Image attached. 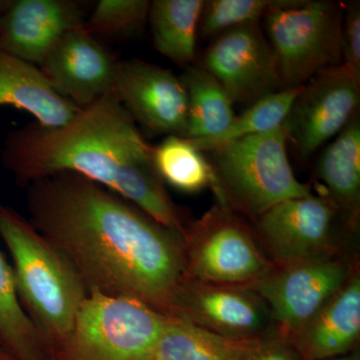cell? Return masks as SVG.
<instances>
[{
  "label": "cell",
  "instance_id": "cell-1",
  "mask_svg": "<svg viewBox=\"0 0 360 360\" xmlns=\"http://www.w3.org/2000/svg\"><path fill=\"white\" fill-rule=\"evenodd\" d=\"M25 188L28 221L70 260L89 295L134 298L168 316L186 269L181 234L75 172Z\"/></svg>",
  "mask_w": 360,
  "mask_h": 360
},
{
  "label": "cell",
  "instance_id": "cell-2",
  "mask_svg": "<svg viewBox=\"0 0 360 360\" xmlns=\"http://www.w3.org/2000/svg\"><path fill=\"white\" fill-rule=\"evenodd\" d=\"M153 148L110 91L60 127L35 122L11 130L1 161L25 187L58 172L82 175L184 236L189 222L156 170Z\"/></svg>",
  "mask_w": 360,
  "mask_h": 360
},
{
  "label": "cell",
  "instance_id": "cell-3",
  "mask_svg": "<svg viewBox=\"0 0 360 360\" xmlns=\"http://www.w3.org/2000/svg\"><path fill=\"white\" fill-rule=\"evenodd\" d=\"M0 238L13 257L21 305L39 329L49 355L70 333L89 292L65 255L28 219L2 203Z\"/></svg>",
  "mask_w": 360,
  "mask_h": 360
},
{
  "label": "cell",
  "instance_id": "cell-4",
  "mask_svg": "<svg viewBox=\"0 0 360 360\" xmlns=\"http://www.w3.org/2000/svg\"><path fill=\"white\" fill-rule=\"evenodd\" d=\"M288 132L277 127L226 144L210 153L217 180L213 193L253 221L277 205L290 198L311 195L310 184L296 179L288 155Z\"/></svg>",
  "mask_w": 360,
  "mask_h": 360
},
{
  "label": "cell",
  "instance_id": "cell-5",
  "mask_svg": "<svg viewBox=\"0 0 360 360\" xmlns=\"http://www.w3.org/2000/svg\"><path fill=\"white\" fill-rule=\"evenodd\" d=\"M169 316L127 297L90 292L49 360H153Z\"/></svg>",
  "mask_w": 360,
  "mask_h": 360
},
{
  "label": "cell",
  "instance_id": "cell-6",
  "mask_svg": "<svg viewBox=\"0 0 360 360\" xmlns=\"http://www.w3.org/2000/svg\"><path fill=\"white\" fill-rule=\"evenodd\" d=\"M345 4L330 0H281L264 18L281 89L303 86L341 65Z\"/></svg>",
  "mask_w": 360,
  "mask_h": 360
},
{
  "label": "cell",
  "instance_id": "cell-7",
  "mask_svg": "<svg viewBox=\"0 0 360 360\" xmlns=\"http://www.w3.org/2000/svg\"><path fill=\"white\" fill-rule=\"evenodd\" d=\"M184 243V278L248 286L274 269L250 222L222 200L189 222Z\"/></svg>",
  "mask_w": 360,
  "mask_h": 360
},
{
  "label": "cell",
  "instance_id": "cell-8",
  "mask_svg": "<svg viewBox=\"0 0 360 360\" xmlns=\"http://www.w3.org/2000/svg\"><path fill=\"white\" fill-rule=\"evenodd\" d=\"M252 222L258 243L274 267L348 255L345 245L357 231L321 194L281 201Z\"/></svg>",
  "mask_w": 360,
  "mask_h": 360
},
{
  "label": "cell",
  "instance_id": "cell-9",
  "mask_svg": "<svg viewBox=\"0 0 360 360\" xmlns=\"http://www.w3.org/2000/svg\"><path fill=\"white\" fill-rule=\"evenodd\" d=\"M359 262L349 255L274 267L248 285L269 307L272 331L291 341L302 326L349 281Z\"/></svg>",
  "mask_w": 360,
  "mask_h": 360
},
{
  "label": "cell",
  "instance_id": "cell-10",
  "mask_svg": "<svg viewBox=\"0 0 360 360\" xmlns=\"http://www.w3.org/2000/svg\"><path fill=\"white\" fill-rule=\"evenodd\" d=\"M360 80L342 65L314 75L303 85L283 125L298 156L309 160L359 113Z\"/></svg>",
  "mask_w": 360,
  "mask_h": 360
},
{
  "label": "cell",
  "instance_id": "cell-11",
  "mask_svg": "<svg viewBox=\"0 0 360 360\" xmlns=\"http://www.w3.org/2000/svg\"><path fill=\"white\" fill-rule=\"evenodd\" d=\"M168 316L232 340H251L272 331L269 307L248 286L184 278Z\"/></svg>",
  "mask_w": 360,
  "mask_h": 360
},
{
  "label": "cell",
  "instance_id": "cell-12",
  "mask_svg": "<svg viewBox=\"0 0 360 360\" xmlns=\"http://www.w3.org/2000/svg\"><path fill=\"white\" fill-rule=\"evenodd\" d=\"M198 65L217 78L233 104L250 106L283 90L260 23L232 28L210 40Z\"/></svg>",
  "mask_w": 360,
  "mask_h": 360
},
{
  "label": "cell",
  "instance_id": "cell-13",
  "mask_svg": "<svg viewBox=\"0 0 360 360\" xmlns=\"http://www.w3.org/2000/svg\"><path fill=\"white\" fill-rule=\"evenodd\" d=\"M112 91L136 124L155 135L186 137V89L174 71L131 58L118 61Z\"/></svg>",
  "mask_w": 360,
  "mask_h": 360
},
{
  "label": "cell",
  "instance_id": "cell-14",
  "mask_svg": "<svg viewBox=\"0 0 360 360\" xmlns=\"http://www.w3.org/2000/svg\"><path fill=\"white\" fill-rule=\"evenodd\" d=\"M118 61L82 26L63 37L39 70L59 96L84 108L112 91Z\"/></svg>",
  "mask_w": 360,
  "mask_h": 360
},
{
  "label": "cell",
  "instance_id": "cell-15",
  "mask_svg": "<svg viewBox=\"0 0 360 360\" xmlns=\"http://www.w3.org/2000/svg\"><path fill=\"white\" fill-rule=\"evenodd\" d=\"M82 2L15 0L0 15V51L39 66L68 32L84 26Z\"/></svg>",
  "mask_w": 360,
  "mask_h": 360
},
{
  "label": "cell",
  "instance_id": "cell-16",
  "mask_svg": "<svg viewBox=\"0 0 360 360\" xmlns=\"http://www.w3.org/2000/svg\"><path fill=\"white\" fill-rule=\"evenodd\" d=\"M360 338V272L298 331L290 342L302 360H328L352 354Z\"/></svg>",
  "mask_w": 360,
  "mask_h": 360
},
{
  "label": "cell",
  "instance_id": "cell-17",
  "mask_svg": "<svg viewBox=\"0 0 360 360\" xmlns=\"http://www.w3.org/2000/svg\"><path fill=\"white\" fill-rule=\"evenodd\" d=\"M315 176L319 194L326 196L348 225L359 229L360 215V117L352 118L322 151Z\"/></svg>",
  "mask_w": 360,
  "mask_h": 360
},
{
  "label": "cell",
  "instance_id": "cell-18",
  "mask_svg": "<svg viewBox=\"0 0 360 360\" xmlns=\"http://www.w3.org/2000/svg\"><path fill=\"white\" fill-rule=\"evenodd\" d=\"M0 105L27 111L45 127H60L78 110L59 96L39 66L0 51Z\"/></svg>",
  "mask_w": 360,
  "mask_h": 360
},
{
  "label": "cell",
  "instance_id": "cell-19",
  "mask_svg": "<svg viewBox=\"0 0 360 360\" xmlns=\"http://www.w3.org/2000/svg\"><path fill=\"white\" fill-rule=\"evenodd\" d=\"M203 0H155L148 22L153 46L161 56L186 68L196 58Z\"/></svg>",
  "mask_w": 360,
  "mask_h": 360
},
{
  "label": "cell",
  "instance_id": "cell-20",
  "mask_svg": "<svg viewBox=\"0 0 360 360\" xmlns=\"http://www.w3.org/2000/svg\"><path fill=\"white\" fill-rule=\"evenodd\" d=\"M179 77L188 105L186 139H202L222 134L236 115L222 85L198 63L184 68Z\"/></svg>",
  "mask_w": 360,
  "mask_h": 360
},
{
  "label": "cell",
  "instance_id": "cell-21",
  "mask_svg": "<svg viewBox=\"0 0 360 360\" xmlns=\"http://www.w3.org/2000/svg\"><path fill=\"white\" fill-rule=\"evenodd\" d=\"M252 340H232L169 317L153 360H236Z\"/></svg>",
  "mask_w": 360,
  "mask_h": 360
},
{
  "label": "cell",
  "instance_id": "cell-22",
  "mask_svg": "<svg viewBox=\"0 0 360 360\" xmlns=\"http://www.w3.org/2000/svg\"><path fill=\"white\" fill-rule=\"evenodd\" d=\"M0 343L15 360H47L49 349L18 298L13 266L0 252Z\"/></svg>",
  "mask_w": 360,
  "mask_h": 360
},
{
  "label": "cell",
  "instance_id": "cell-23",
  "mask_svg": "<svg viewBox=\"0 0 360 360\" xmlns=\"http://www.w3.org/2000/svg\"><path fill=\"white\" fill-rule=\"evenodd\" d=\"M153 161L162 181L176 191L193 194L217 188L210 160L186 137L165 136L153 148Z\"/></svg>",
  "mask_w": 360,
  "mask_h": 360
},
{
  "label": "cell",
  "instance_id": "cell-24",
  "mask_svg": "<svg viewBox=\"0 0 360 360\" xmlns=\"http://www.w3.org/2000/svg\"><path fill=\"white\" fill-rule=\"evenodd\" d=\"M302 87L279 90L262 97L248 106L241 115H236L222 134L207 139L191 141L202 153H210L231 142L265 134L283 127Z\"/></svg>",
  "mask_w": 360,
  "mask_h": 360
},
{
  "label": "cell",
  "instance_id": "cell-25",
  "mask_svg": "<svg viewBox=\"0 0 360 360\" xmlns=\"http://www.w3.org/2000/svg\"><path fill=\"white\" fill-rule=\"evenodd\" d=\"M149 7L148 0H99L84 28L97 39L137 37L148 22Z\"/></svg>",
  "mask_w": 360,
  "mask_h": 360
},
{
  "label": "cell",
  "instance_id": "cell-26",
  "mask_svg": "<svg viewBox=\"0 0 360 360\" xmlns=\"http://www.w3.org/2000/svg\"><path fill=\"white\" fill-rule=\"evenodd\" d=\"M281 0H210L201 13L200 37L212 40L239 26L260 23Z\"/></svg>",
  "mask_w": 360,
  "mask_h": 360
},
{
  "label": "cell",
  "instance_id": "cell-27",
  "mask_svg": "<svg viewBox=\"0 0 360 360\" xmlns=\"http://www.w3.org/2000/svg\"><path fill=\"white\" fill-rule=\"evenodd\" d=\"M341 65L360 80V4H345L341 34Z\"/></svg>",
  "mask_w": 360,
  "mask_h": 360
},
{
  "label": "cell",
  "instance_id": "cell-28",
  "mask_svg": "<svg viewBox=\"0 0 360 360\" xmlns=\"http://www.w3.org/2000/svg\"><path fill=\"white\" fill-rule=\"evenodd\" d=\"M236 360H302L290 340L274 331L253 338Z\"/></svg>",
  "mask_w": 360,
  "mask_h": 360
},
{
  "label": "cell",
  "instance_id": "cell-29",
  "mask_svg": "<svg viewBox=\"0 0 360 360\" xmlns=\"http://www.w3.org/2000/svg\"><path fill=\"white\" fill-rule=\"evenodd\" d=\"M328 360H360V354L359 350H354L352 354L343 355V356L335 357Z\"/></svg>",
  "mask_w": 360,
  "mask_h": 360
},
{
  "label": "cell",
  "instance_id": "cell-30",
  "mask_svg": "<svg viewBox=\"0 0 360 360\" xmlns=\"http://www.w3.org/2000/svg\"><path fill=\"white\" fill-rule=\"evenodd\" d=\"M0 360H15L0 343Z\"/></svg>",
  "mask_w": 360,
  "mask_h": 360
},
{
  "label": "cell",
  "instance_id": "cell-31",
  "mask_svg": "<svg viewBox=\"0 0 360 360\" xmlns=\"http://www.w3.org/2000/svg\"><path fill=\"white\" fill-rule=\"evenodd\" d=\"M13 4V0H0V15Z\"/></svg>",
  "mask_w": 360,
  "mask_h": 360
},
{
  "label": "cell",
  "instance_id": "cell-32",
  "mask_svg": "<svg viewBox=\"0 0 360 360\" xmlns=\"http://www.w3.org/2000/svg\"><path fill=\"white\" fill-rule=\"evenodd\" d=\"M47 360H49V359H47Z\"/></svg>",
  "mask_w": 360,
  "mask_h": 360
}]
</instances>
